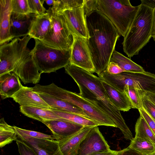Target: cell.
Wrapping results in <instances>:
<instances>
[{"label":"cell","instance_id":"e575fe53","mask_svg":"<svg viewBox=\"0 0 155 155\" xmlns=\"http://www.w3.org/2000/svg\"><path fill=\"white\" fill-rule=\"evenodd\" d=\"M138 93L142 102L143 109L155 121V104L138 92Z\"/></svg>","mask_w":155,"mask_h":155},{"label":"cell","instance_id":"8fae6325","mask_svg":"<svg viewBox=\"0 0 155 155\" xmlns=\"http://www.w3.org/2000/svg\"><path fill=\"white\" fill-rule=\"evenodd\" d=\"M110 149L98 126L93 127L81 143L76 155H93Z\"/></svg>","mask_w":155,"mask_h":155},{"label":"cell","instance_id":"60d3db41","mask_svg":"<svg viewBox=\"0 0 155 155\" xmlns=\"http://www.w3.org/2000/svg\"><path fill=\"white\" fill-rule=\"evenodd\" d=\"M121 151V150L117 151L110 150L97 153L93 155H118Z\"/></svg>","mask_w":155,"mask_h":155},{"label":"cell","instance_id":"8d00e7d4","mask_svg":"<svg viewBox=\"0 0 155 155\" xmlns=\"http://www.w3.org/2000/svg\"><path fill=\"white\" fill-rule=\"evenodd\" d=\"M83 6L86 16L98 9L97 0H84Z\"/></svg>","mask_w":155,"mask_h":155},{"label":"cell","instance_id":"30bf717a","mask_svg":"<svg viewBox=\"0 0 155 155\" xmlns=\"http://www.w3.org/2000/svg\"><path fill=\"white\" fill-rule=\"evenodd\" d=\"M74 36V40L71 48L70 64L78 67L92 73L95 72L86 39Z\"/></svg>","mask_w":155,"mask_h":155},{"label":"cell","instance_id":"7a4b0ae2","mask_svg":"<svg viewBox=\"0 0 155 155\" xmlns=\"http://www.w3.org/2000/svg\"><path fill=\"white\" fill-rule=\"evenodd\" d=\"M65 72L77 84L79 94L93 103L112 120L126 140H131L132 134L126 124L119 110L109 98L102 80L92 73L78 67L69 64L64 68Z\"/></svg>","mask_w":155,"mask_h":155},{"label":"cell","instance_id":"d6a6232c","mask_svg":"<svg viewBox=\"0 0 155 155\" xmlns=\"http://www.w3.org/2000/svg\"><path fill=\"white\" fill-rule=\"evenodd\" d=\"M13 127L16 132H18L29 137L36 138L48 139L55 140L53 136L40 132L21 128L15 126Z\"/></svg>","mask_w":155,"mask_h":155},{"label":"cell","instance_id":"3957f363","mask_svg":"<svg viewBox=\"0 0 155 155\" xmlns=\"http://www.w3.org/2000/svg\"><path fill=\"white\" fill-rule=\"evenodd\" d=\"M155 9L141 4L122 43L124 51L129 58L138 55L152 37Z\"/></svg>","mask_w":155,"mask_h":155},{"label":"cell","instance_id":"f35d334b","mask_svg":"<svg viewBox=\"0 0 155 155\" xmlns=\"http://www.w3.org/2000/svg\"><path fill=\"white\" fill-rule=\"evenodd\" d=\"M106 71L111 74H117L124 72L117 64L113 62H110Z\"/></svg>","mask_w":155,"mask_h":155},{"label":"cell","instance_id":"44dd1931","mask_svg":"<svg viewBox=\"0 0 155 155\" xmlns=\"http://www.w3.org/2000/svg\"><path fill=\"white\" fill-rule=\"evenodd\" d=\"M23 86L18 77L13 73L0 76V94L2 99L12 98Z\"/></svg>","mask_w":155,"mask_h":155},{"label":"cell","instance_id":"bcb514c9","mask_svg":"<svg viewBox=\"0 0 155 155\" xmlns=\"http://www.w3.org/2000/svg\"><path fill=\"white\" fill-rule=\"evenodd\" d=\"M147 155H155V151Z\"/></svg>","mask_w":155,"mask_h":155},{"label":"cell","instance_id":"52a82bcc","mask_svg":"<svg viewBox=\"0 0 155 155\" xmlns=\"http://www.w3.org/2000/svg\"><path fill=\"white\" fill-rule=\"evenodd\" d=\"M98 76L101 80L122 92H124L125 86L128 85L139 90L155 94V74L148 72L125 71L111 74L105 71Z\"/></svg>","mask_w":155,"mask_h":155},{"label":"cell","instance_id":"5b68a950","mask_svg":"<svg viewBox=\"0 0 155 155\" xmlns=\"http://www.w3.org/2000/svg\"><path fill=\"white\" fill-rule=\"evenodd\" d=\"M98 10L112 23L124 37L128 31L139 8L129 0H97Z\"/></svg>","mask_w":155,"mask_h":155},{"label":"cell","instance_id":"f1b7e54d","mask_svg":"<svg viewBox=\"0 0 155 155\" xmlns=\"http://www.w3.org/2000/svg\"><path fill=\"white\" fill-rule=\"evenodd\" d=\"M128 147L144 155L149 154L155 151V146L151 142L139 137L134 138Z\"/></svg>","mask_w":155,"mask_h":155},{"label":"cell","instance_id":"ba28073f","mask_svg":"<svg viewBox=\"0 0 155 155\" xmlns=\"http://www.w3.org/2000/svg\"><path fill=\"white\" fill-rule=\"evenodd\" d=\"M29 36L15 38L0 45V76L12 72L16 64L31 51L27 47Z\"/></svg>","mask_w":155,"mask_h":155},{"label":"cell","instance_id":"83f0119b","mask_svg":"<svg viewBox=\"0 0 155 155\" xmlns=\"http://www.w3.org/2000/svg\"><path fill=\"white\" fill-rule=\"evenodd\" d=\"M135 137L145 139L155 146V135L142 116L140 115L135 125Z\"/></svg>","mask_w":155,"mask_h":155},{"label":"cell","instance_id":"d4e9b609","mask_svg":"<svg viewBox=\"0 0 155 155\" xmlns=\"http://www.w3.org/2000/svg\"><path fill=\"white\" fill-rule=\"evenodd\" d=\"M110 62L117 64L124 72L141 73L145 71L141 66L115 49L111 56Z\"/></svg>","mask_w":155,"mask_h":155},{"label":"cell","instance_id":"ac0fdd59","mask_svg":"<svg viewBox=\"0 0 155 155\" xmlns=\"http://www.w3.org/2000/svg\"><path fill=\"white\" fill-rule=\"evenodd\" d=\"M20 106H32L51 108L49 105L32 87L23 86L12 97Z\"/></svg>","mask_w":155,"mask_h":155},{"label":"cell","instance_id":"4316f807","mask_svg":"<svg viewBox=\"0 0 155 155\" xmlns=\"http://www.w3.org/2000/svg\"><path fill=\"white\" fill-rule=\"evenodd\" d=\"M18 136L13 126L8 124L4 118L0 120V147L2 148L12 143L13 141H17Z\"/></svg>","mask_w":155,"mask_h":155},{"label":"cell","instance_id":"4fadbf2b","mask_svg":"<svg viewBox=\"0 0 155 155\" xmlns=\"http://www.w3.org/2000/svg\"><path fill=\"white\" fill-rule=\"evenodd\" d=\"M18 137L30 147L37 155H63L56 140L33 138L17 132Z\"/></svg>","mask_w":155,"mask_h":155},{"label":"cell","instance_id":"ee69618b","mask_svg":"<svg viewBox=\"0 0 155 155\" xmlns=\"http://www.w3.org/2000/svg\"><path fill=\"white\" fill-rule=\"evenodd\" d=\"M55 0H45L46 3L49 5H52L53 6L55 2Z\"/></svg>","mask_w":155,"mask_h":155},{"label":"cell","instance_id":"484cf974","mask_svg":"<svg viewBox=\"0 0 155 155\" xmlns=\"http://www.w3.org/2000/svg\"><path fill=\"white\" fill-rule=\"evenodd\" d=\"M58 116L68 120L84 126L95 127L99 126L95 121L80 115L70 112L51 108Z\"/></svg>","mask_w":155,"mask_h":155},{"label":"cell","instance_id":"ffe728a7","mask_svg":"<svg viewBox=\"0 0 155 155\" xmlns=\"http://www.w3.org/2000/svg\"><path fill=\"white\" fill-rule=\"evenodd\" d=\"M52 26L51 14L48 9L44 14L36 16L32 24L28 36L31 38L42 41Z\"/></svg>","mask_w":155,"mask_h":155},{"label":"cell","instance_id":"d590c367","mask_svg":"<svg viewBox=\"0 0 155 155\" xmlns=\"http://www.w3.org/2000/svg\"><path fill=\"white\" fill-rule=\"evenodd\" d=\"M20 155H37L35 152L22 140L16 141Z\"/></svg>","mask_w":155,"mask_h":155},{"label":"cell","instance_id":"b9f144b4","mask_svg":"<svg viewBox=\"0 0 155 155\" xmlns=\"http://www.w3.org/2000/svg\"><path fill=\"white\" fill-rule=\"evenodd\" d=\"M138 92L145 96L155 104V94L138 90Z\"/></svg>","mask_w":155,"mask_h":155},{"label":"cell","instance_id":"603a6c76","mask_svg":"<svg viewBox=\"0 0 155 155\" xmlns=\"http://www.w3.org/2000/svg\"><path fill=\"white\" fill-rule=\"evenodd\" d=\"M101 82L109 98L119 110L127 111L131 108L124 92L119 91L104 81L102 80Z\"/></svg>","mask_w":155,"mask_h":155},{"label":"cell","instance_id":"ab89813d","mask_svg":"<svg viewBox=\"0 0 155 155\" xmlns=\"http://www.w3.org/2000/svg\"><path fill=\"white\" fill-rule=\"evenodd\" d=\"M118 155H144L131 149L128 147L121 150V152Z\"/></svg>","mask_w":155,"mask_h":155},{"label":"cell","instance_id":"4dcf8cb0","mask_svg":"<svg viewBox=\"0 0 155 155\" xmlns=\"http://www.w3.org/2000/svg\"><path fill=\"white\" fill-rule=\"evenodd\" d=\"M124 92L130 103L131 108L139 110L143 108L138 90L132 87L126 85L124 88Z\"/></svg>","mask_w":155,"mask_h":155},{"label":"cell","instance_id":"6da1fadb","mask_svg":"<svg viewBox=\"0 0 155 155\" xmlns=\"http://www.w3.org/2000/svg\"><path fill=\"white\" fill-rule=\"evenodd\" d=\"M89 38L86 39L95 72L107 69L120 35L111 21L98 9L86 16Z\"/></svg>","mask_w":155,"mask_h":155},{"label":"cell","instance_id":"9c48e42d","mask_svg":"<svg viewBox=\"0 0 155 155\" xmlns=\"http://www.w3.org/2000/svg\"><path fill=\"white\" fill-rule=\"evenodd\" d=\"M52 26L43 40L41 41L52 47L62 49L71 48L74 36L70 30L62 13H56L50 7Z\"/></svg>","mask_w":155,"mask_h":155},{"label":"cell","instance_id":"74e56055","mask_svg":"<svg viewBox=\"0 0 155 155\" xmlns=\"http://www.w3.org/2000/svg\"><path fill=\"white\" fill-rule=\"evenodd\" d=\"M138 110L140 115L144 118L155 135V121L147 113L143 107Z\"/></svg>","mask_w":155,"mask_h":155},{"label":"cell","instance_id":"277c9868","mask_svg":"<svg viewBox=\"0 0 155 155\" xmlns=\"http://www.w3.org/2000/svg\"><path fill=\"white\" fill-rule=\"evenodd\" d=\"M38 91L39 93L47 94L75 105L81 109L89 119L96 122L99 126L117 127L108 115L78 94L59 87L53 83L46 85H40Z\"/></svg>","mask_w":155,"mask_h":155},{"label":"cell","instance_id":"7402d4cb","mask_svg":"<svg viewBox=\"0 0 155 155\" xmlns=\"http://www.w3.org/2000/svg\"><path fill=\"white\" fill-rule=\"evenodd\" d=\"M51 108L36 106H20V111L25 115L42 123L61 118L54 113Z\"/></svg>","mask_w":155,"mask_h":155},{"label":"cell","instance_id":"cb8c5ba5","mask_svg":"<svg viewBox=\"0 0 155 155\" xmlns=\"http://www.w3.org/2000/svg\"><path fill=\"white\" fill-rule=\"evenodd\" d=\"M38 94L52 108L74 113L89 119L81 109L74 105L44 94Z\"/></svg>","mask_w":155,"mask_h":155},{"label":"cell","instance_id":"7c38bea8","mask_svg":"<svg viewBox=\"0 0 155 155\" xmlns=\"http://www.w3.org/2000/svg\"><path fill=\"white\" fill-rule=\"evenodd\" d=\"M83 5L65 10L62 13L74 35L87 39L89 35Z\"/></svg>","mask_w":155,"mask_h":155},{"label":"cell","instance_id":"f546056e","mask_svg":"<svg viewBox=\"0 0 155 155\" xmlns=\"http://www.w3.org/2000/svg\"><path fill=\"white\" fill-rule=\"evenodd\" d=\"M84 3V0H56L51 8L56 13H62L65 10L83 6Z\"/></svg>","mask_w":155,"mask_h":155},{"label":"cell","instance_id":"7bdbcfd3","mask_svg":"<svg viewBox=\"0 0 155 155\" xmlns=\"http://www.w3.org/2000/svg\"><path fill=\"white\" fill-rule=\"evenodd\" d=\"M141 3L155 9V0H141Z\"/></svg>","mask_w":155,"mask_h":155},{"label":"cell","instance_id":"8992f818","mask_svg":"<svg viewBox=\"0 0 155 155\" xmlns=\"http://www.w3.org/2000/svg\"><path fill=\"white\" fill-rule=\"evenodd\" d=\"M35 40V45L31 53L41 73L55 72L70 64L71 48L58 49L50 46L38 40Z\"/></svg>","mask_w":155,"mask_h":155},{"label":"cell","instance_id":"1f68e13d","mask_svg":"<svg viewBox=\"0 0 155 155\" xmlns=\"http://www.w3.org/2000/svg\"><path fill=\"white\" fill-rule=\"evenodd\" d=\"M12 12L21 14L30 13L28 0H11Z\"/></svg>","mask_w":155,"mask_h":155},{"label":"cell","instance_id":"d6986e66","mask_svg":"<svg viewBox=\"0 0 155 155\" xmlns=\"http://www.w3.org/2000/svg\"><path fill=\"white\" fill-rule=\"evenodd\" d=\"M0 45L12 40L10 33L11 0H0Z\"/></svg>","mask_w":155,"mask_h":155},{"label":"cell","instance_id":"f6af8a7d","mask_svg":"<svg viewBox=\"0 0 155 155\" xmlns=\"http://www.w3.org/2000/svg\"><path fill=\"white\" fill-rule=\"evenodd\" d=\"M152 37L153 38L154 41H155V9L154 26Z\"/></svg>","mask_w":155,"mask_h":155},{"label":"cell","instance_id":"836d02e7","mask_svg":"<svg viewBox=\"0 0 155 155\" xmlns=\"http://www.w3.org/2000/svg\"><path fill=\"white\" fill-rule=\"evenodd\" d=\"M45 0H28L30 13L37 15L44 14L47 10L43 5Z\"/></svg>","mask_w":155,"mask_h":155},{"label":"cell","instance_id":"2e32d148","mask_svg":"<svg viewBox=\"0 0 155 155\" xmlns=\"http://www.w3.org/2000/svg\"><path fill=\"white\" fill-rule=\"evenodd\" d=\"M37 15L33 13L21 14L12 12L10 33L12 40L28 36L33 21Z\"/></svg>","mask_w":155,"mask_h":155},{"label":"cell","instance_id":"9a60e30c","mask_svg":"<svg viewBox=\"0 0 155 155\" xmlns=\"http://www.w3.org/2000/svg\"><path fill=\"white\" fill-rule=\"evenodd\" d=\"M42 123L49 128L54 137L58 141L76 133L84 127L62 118Z\"/></svg>","mask_w":155,"mask_h":155},{"label":"cell","instance_id":"5bb4252c","mask_svg":"<svg viewBox=\"0 0 155 155\" xmlns=\"http://www.w3.org/2000/svg\"><path fill=\"white\" fill-rule=\"evenodd\" d=\"M24 84H37L42 74L39 71L30 52L16 64L13 71Z\"/></svg>","mask_w":155,"mask_h":155},{"label":"cell","instance_id":"e0dca14e","mask_svg":"<svg viewBox=\"0 0 155 155\" xmlns=\"http://www.w3.org/2000/svg\"><path fill=\"white\" fill-rule=\"evenodd\" d=\"M94 127L84 126L76 133L58 141L63 155H76L80 145Z\"/></svg>","mask_w":155,"mask_h":155}]
</instances>
